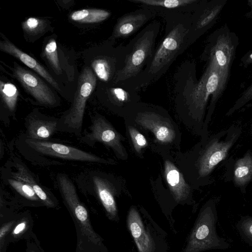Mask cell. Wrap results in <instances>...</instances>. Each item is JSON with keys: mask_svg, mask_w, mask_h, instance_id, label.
<instances>
[{"mask_svg": "<svg viewBox=\"0 0 252 252\" xmlns=\"http://www.w3.org/2000/svg\"><path fill=\"white\" fill-rule=\"evenodd\" d=\"M239 43L237 34L226 24L215 30L206 39L200 57L206 67L198 80V88L202 97L209 102L205 122L207 127L227 87Z\"/></svg>", "mask_w": 252, "mask_h": 252, "instance_id": "cell-1", "label": "cell"}, {"mask_svg": "<svg viewBox=\"0 0 252 252\" xmlns=\"http://www.w3.org/2000/svg\"><path fill=\"white\" fill-rule=\"evenodd\" d=\"M240 133V127L231 126L225 130L201 139L185 153L178 151L172 154L178 167L194 189L209 183L211 173L226 158Z\"/></svg>", "mask_w": 252, "mask_h": 252, "instance_id": "cell-2", "label": "cell"}, {"mask_svg": "<svg viewBox=\"0 0 252 252\" xmlns=\"http://www.w3.org/2000/svg\"><path fill=\"white\" fill-rule=\"evenodd\" d=\"M191 14L167 13L159 14L164 21L163 37L147 66L134 82L139 92L158 80L186 48Z\"/></svg>", "mask_w": 252, "mask_h": 252, "instance_id": "cell-3", "label": "cell"}, {"mask_svg": "<svg viewBox=\"0 0 252 252\" xmlns=\"http://www.w3.org/2000/svg\"><path fill=\"white\" fill-rule=\"evenodd\" d=\"M123 118L149 136L150 147L155 152L159 154L180 151V130L164 108L141 101Z\"/></svg>", "mask_w": 252, "mask_h": 252, "instance_id": "cell-4", "label": "cell"}, {"mask_svg": "<svg viewBox=\"0 0 252 252\" xmlns=\"http://www.w3.org/2000/svg\"><path fill=\"white\" fill-rule=\"evenodd\" d=\"M17 150L27 160L41 166H51L49 158L66 161L115 165L117 162L78 148L49 140H38L27 137L23 133L15 140Z\"/></svg>", "mask_w": 252, "mask_h": 252, "instance_id": "cell-5", "label": "cell"}, {"mask_svg": "<svg viewBox=\"0 0 252 252\" xmlns=\"http://www.w3.org/2000/svg\"><path fill=\"white\" fill-rule=\"evenodd\" d=\"M160 29V22L154 20L142 29L126 45L124 65L114 83L123 84L134 89L133 86L135 81L155 53L156 42Z\"/></svg>", "mask_w": 252, "mask_h": 252, "instance_id": "cell-6", "label": "cell"}, {"mask_svg": "<svg viewBox=\"0 0 252 252\" xmlns=\"http://www.w3.org/2000/svg\"><path fill=\"white\" fill-rule=\"evenodd\" d=\"M217 221L216 203L214 200L210 199L200 209L184 252H202L229 249L230 244L217 234Z\"/></svg>", "mask_w": 252, "mask_h": 252, "instance_id": "cell-7", "label": "cell"}, {"mask_svg": "<svg viewBox=\"0 0 252 252\" xmlns=\"http://www.w3.org/2000/svg\"><path fill=\"white\" fill-rule=\"evenodd\" d=\"M74 181L84 194L93 195L99 200L109 218L118 217L116 197L120 194L121 185L113 175L98 170H87L76 176Z\"/></svg>", "mask_w": 252, "mask_h": 252, "instance_id": "cell-8", "label": "cell"}, {"mask_svg": "<svg viewBox=\"0 0 252 252\" xmlns=\"http://www.w3.org/2000/svg\"><path fill=\"white\" fill-rule=\"evenodd\" d=\"M126 224L138 252H166V234L146 211L135 206L129 208Z\"/></svg>", "mask_w": 252, "mask_h": 252, "instance_id": "cell-9", "label": "cell"}, {"mask_svg": "<svg viewBox=\"0 0 252 252\" xmlns=\"http://www.w3.org/2000/svg\"><path fill=\"white\" fill-rule=\"evenodd\" d=\"M96 83V77L93 71L88 66L85 67L79 77L70 108L59 118L58 131L72 134L78 138L81 136L87 101Z\"/></svg>", "mask_w": 252, "mask_h": 252, "instance_id": "cell-10", "label": "cell"}, {"mask_svg": "<svg viewBox=\"0 0 252 252\" xmlns=\"http://www.w3.org/2000/svg\"><path fill=\"white\" fill-rule=\"evenodd\" d=\"M125 139L104 116L98 113L91 117V125L78 138L80 142L89 147H94L96 143L103 144L111 149L116 157L122 160L128 158L123 144Z\"/></svg>", "mask_w": 252, "mask_h": 252, "instance_id": "cell-11", "label": "cell"}, {"mask_svg": "<svg viewBox=\"0 0 252 252\" xmlns=\"http://www.w3.org/2000/svg\"><path fill=\"white\" fill-rule=\"evenodd\" d=\"M227 2V0H201L191 14L186 49L215 24Z\"/></svg>", "mask_w": 252, "mask_h": 252, "instance_id": "cell-12", "label": "cell"}, {"mask_svg": "<svg viewBox=\"0 0 252 252\" xmlns=\"http://www.w3.org/2000/svg\"><path fill=\"white\" fill-rule=\"evenodd\" d=\"M115 42L110 40L102 48L101 53L92 63L94 74L104 84L114 83L123 68L126 55V45H113Z\"/></svg>", "mask_w": 252, "mask_h": 252, "instance_id": "cell-13", "label": "cell"}, {"mask_svg": "<svg viewBox=\"0 0 252 252\" xmlns=\"http://www.w3.org/2000/svg\"><path fill=\"white\" fill-rule=\"evenodd\" d=\"M100 99L104 105L112 113L124 118L141 97L137 91L123 84L103 83Z\"/></svg>", "mask_w": 252, "mask_h": 252, "instance_id": "cell-14", "label": "cell"}, {"mask_svg": "<svg viewBox=\"0 0 252 252\" xmlns=\"http://www.w3.org/2000/svg\"><path fill=\"white\" fill-rule=\"evenodd\" d=\"M1 168L10 176L31 186L44 205L49 207L56 206L57 200L52 192L40 183L38 177L17 156L11 154Z\"/></svg>", "mask_w": 252, "mask_h": 252, "instance_id": "cell-15", "label": "cell"}, {"mask_svg": "<svg viewBox=\"0 0 252 252\" xmlns=\"http://www.w3.org/2000/svg\"><path fill=\"white\" fill-rule=\"evenodd\" d=\"M162 158L163 177L170 193L178 203H191L194 189L185 177L171 153L159 154Z\"/></svg>", "mask_w": 252, "mask_h": 252, "instance_id": "cell-16", "label": "cell"}, {"mask_svg": "<svg viewBox=\"0 0 252 252\" xmlns=\"http://www.w3.org/2000/svg\"><path fill=\"white\" fill-rule=\"evenodd\" d=\"M13 73L24 89L39 104L49 107L59 105V100L54 93L37 75L16 63H14Z\"/></svg>", "mask_w": 252, "mask_h": 252, "instance_id": "cell-17", "label": "cell"}, {"mask_svg": "<svg viewBox=\"0 0 252 252\" xmlns=\"http://www.w3.org/2000/svg\"><path fill=\"white\" fill-rule=\"evenodd\" d=\"M157 16L155 11L145 7L126 13L117 19L109 40L115 42L117 39L127 38Z\"/></svg>", "mask_w": 252, "mask_h": 252, "instance_id": "cell-18", "label": "cell"}, {"mask_svg": "<svg viewBox=\"0 0 252 252\" xmlns=\"http://www.w3.org/2000/svg\"><path fill=\"white\" fill-rule=\"evenodd\" d=\"M59 118L50 117L34 109L25 118V135L30 139L49 140L58 132Z\"/></svg>", "mask_w": 252, "mask_h": 252, "instance_id": "cell-19", "label": "cell"}, {"mask_svg": "<svg viewBox=\"0 0 252 252\" xmlns=\"http://www.w3.org/2000/svg\"><path fill=\"white\" fill-rule=\"evenodd\" d=\"M155 11L158 16L167 13L192 14L201 0H127Z\"/></svg>", "mask_w": 252, "mask_h": 252, "instance_id": "cell-20", "label": "cell"}, {"mask_svg": "<svg viewBox=\"0 0 252 252\" xmlns=\"http://www.w3.org/2000/svg\"><path fill=\"white\" fill-rule=\"evenodd\" d=\"M3 39L0 41V49L1 51L17 59L45 79L57 91H61L56 81L39 62L20 50L5 37L3 36Z\"/></svg>", "mask_w": 252, "mask_h": 252, "instance_id": "cell-21", "label": "cell"}, {"mask_svg": "<svg viewBox=\"0 0 252 252\" xmlns=\"http://www.w3.org/2000/svg\"><path fill=\"white\" fill-rule=\"evenodd\" d=\"M0 94L3 107L7 112L5 124L8 125L9 117L15 119L16 105L19 95L17 87L12 83L0 82Z\"/></svg>", "mask_w": 252, "mask_h": 252, "instance_id": "cell-22", "label": "cell"}, {"mask_svg": "<svg viewBox=\"0 0 252 252\" xmlns=\"http://www.w3.org/2000/svg\"><path fill=\"white\" fill-rule=\"evenodd\" d=\"M1 173L4 183L7 184L17 194L30 202L43 204L33 189L29 185L10 176L2 168Z\"/></svg>", "mask_w": 252, "mask_h": 252, "instance_id": "cell-23", "label": "cell"}, {"mask_svg": "<svg viewBox=\"0 0 252 252\" xmlns=\"http://www.w3.org/2000/svg\"><path fill=\"white\" fill-rule=\"evenodd\" d=\"M252 177V154L248 152L235 163L233 179L238 186L243 187L251 180Z\"/></svg>", "mask_w": 252, "mask_h": 252, "instance_id": "cell-24", "label": "cell"}, {"mask_svg": "<svg viewBox=\"0 0 252 252\" xmlns=\"http://www.w3.org/2000/svg\"><path fill=\"white\" fill-rule=\"evenodd\" d=\"M109 11L96 8L83 9L72 12L70 17L75 22L81 23H97L107 19L110 16Z\"/></svg>", "mask_w": 252, "mask_h": 252, "instance_id": "cell-25", "label": "cell"}, {"mask_svg": "<svg viewBox=\"0 0 252 252\" xmlns=\"http://www.w3.org/2000/svg\"><path fill=\"white\" fill-rule=\"evenodd\" d=\"M125 124L126 134L134 152L137 156L143 158L145 150L150 146L149 139L140 129L126 121Z\"/></svg>", "mask_w": 252, "mask_h": 252, "instance_id": "cell-26", "label": "cell"}, {"mask_svg": "<svg viewBox=\"0 0 252 252\" xmlns=\"http://www.w3.org/2000/svg\"><path fill=\"white\" fill-rule=\"evenodd\" d=\"M43 56L48 63L57 73L61 72V68L58 58L57 46L56 40L51 39L45 46Z\"/></svg>", "mask_w": 252, "mask_h": 252, "instance_id": "cell-27", "label": "cell"}, {"mask_svg": "<svg viewBox=\"0 0 252 252\" xmlns=\"http://www.w3.org/2000/svg\"><path fill=\"white\" fill-rule=\"evenodd\" d=\"M236 228L244 241L252 247V217H241L236 224Z\"/></svg>", "mask_w": 252, "mask_h": 252, "instance_id": "cell-28", "label": "cell"}, {"mask_svg": "<svg viewBox=\"0 0 252 252\" xmlns=\"http://www.w3.org/2000/svg\"><path fill=\"white\" fill-rule=\"evenodd\" d=\"M47 25L46 21L36 17H30L23 22L24 32L28 35H33L43 32Z\"/></svg>", "mask_w": 252, "mask_h": 252, "instance_id": "cell-29", "label": "cell"}, {"mask_svg": "<svg viewBox=\"0 0 252 252\" xmlns=\"http://www.w3.org/2000/svg\"><path fill=\"white\" fill-rule=\"evenodd\" d=\"M251 101H252V82L241 93L233 106L228 111L226 115L229 116L232 114Z\"/></svg>", "mask_w": 252, "mask_h": 252, "instance_id": "cell-30", "label": "cell"}, {"mask_svg": "<svg viewBox=\"0 0 252 252\" xmlns=\"http://www.w3.org/2000/svg\"><path fill=\"white\" fill-rule=\"evenodd\" d=\"M240 64L244 68L252 64V49L248 51L241 57Z\"/></svg>", "mask_w": 252, "mask_h": 252, "instance_id": "cell-31", "label": "cell"}, {"mask_svg": "<svg viewBox=\"0 0 252 252\" xmlns=\"http://www.w3.org/2000/svg\"><path fill=\"white\" fill-rule=\"evenodd\" d=\"M26 222L25 221L18 223L13 230L12 234L14 235L21 233L26 228Z\"/></svg>", "mask_w": 252, "mask_h": 252, "instance_id": "cell-32", "label": "cell"}, {"mask_svg": "<svg viewBox=\"0 0 252 252\" xmlns=\"http://www.w3.org/2000/svg\"><path fill=\"white\" fill-rule=\"evenodd\" d=\"M12 224L13 222H10L7 223L6 224L4 225L2 227H1L0 231V237L1 241L2 240V238L5 235L7 232H8L10 229Z\"/></svg>", "mask_w": 252, "mask_h": 252, "instance_id": "cell-33", "label": "cell"}, {"mask_svg": "<svg viewBox=\"0 0 252 252\" xmlns=\"http://www.w3.org/2000/svg\"><path fill=\"white\" fill-rule=\"evenodd\" d=\"M27 246L28 252H42L38 247L33 243H29Z\"/></svg>", "mask_w": 252, "mask_h": 252, "instance_id": "cell-34", "label": "cell"}, {"mask_svg": "<svg viewBox=\"0 0 252 252\" xmlns=\"http://www.w3.org/2000/svg\"><path fill=\"white\" fill-rule=\"evenodd\" d=\"M247 4L250 7V10L245 14V16L249 18H252V0H248Z\"/></svg>", "mask_w": 252, "mask_h": 252, "instance_id": "cell-35", "label": "cell"}]
</instances>
